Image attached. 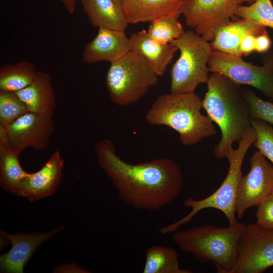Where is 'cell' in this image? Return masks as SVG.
Returning a JSON list of instances; mask_svg holds the SVG:
<instances>
[{"label":"cell","mask_w":273,"mask_h":273,"mask_svg":"<svg viewBox=\"0 0 273 273\" xmlns=\"http://www.w3.org/2000/svg\"><path fill=\"white\" fill-rule=\"evenodd\" d=\"M66 11L73 14L76 9L77 0H60Z\"/></svg>","instance_id":"cell-33"},{"label":"cell","mask_w":273,"mask_h":273,"mask_svg":"<svg viewBox=\"0 0 273 273\" xmlns=\"http://www.w3.org/2000/svg\"><path fill=\"white\" fill-rule=\"evenodd\" d=\"M265 54L263 65H254L242 57L212 51L208 62L209 71L218 73L240 84L253 86L273 99V51Z\"/></svg>","instance_id":"cell-8"},{"label":"cell","mask_w":273,"mask_h":273,"mask_svg":"<svg viewBox=\"0 0 273 273\" xmlns=\"http://www.w3.org/2000/svg\"><path fill=\"white\" fill-rule=\"evenodd\" d=\"M256 0H186L181 15L188 26L211 42L217 31L229 24L238 8Z\"/></svg>","instance_id":"cell-9"},{"label":"cell","mask_w":273,"mask_h":273,"mask_svg":"<svg viewBox=\"0 0 273 273\" xmlns=\"http://www.w3.org/2000/svg\"><path fill=\"white\" fill-rule=\"evenodd\" d=\"M182 0H122L121 8L128 24L151 22L165 16L181 15Z\"/></svg>","instance_id":"cell-16"},{"label":"cell","mask_w":273,"mask_h":273,"mask_svg":"<svg viewBox=\"0 0 273 273\" xmlns=\"http://www.w3.org/2000/svg\"><path fill=\"white\" fill-rule=\"evenodd\" d=\"M131 51L143 57L159 76H162L178 50L170 43H160L152 38L146 30L132 33L129 37Z\"/></svg>","instance_id":"cell-18"},{"label":"cell","mask_w":273,"mask_h":273,"mask_svg":"<svg viewBox=\"0 0 273 273\" xmlns=\"http://www.w3.org/2000/svg\"><path fill=\"white\" fill-rule=\"evenodd\" d=\"M4 128L10 145L21 154L28 148L47 149L55 127L52 117L28 111Z\"/></svg>","instance_id":"cell-12"},{"label":"cell","mask_w":273,"mask_h":273,"mask_svg":"<svg viewBox=\"0 0 273 273\" xmlns=\"http://www.w3.org/2000/svg\"><path fill=\"white\" fill-rule=\"evenodd\" d=\"M251 125L256 135L253 146L273 165V127L268 123L257 119H251Z\"/></svg>","instance_id":"cell-27"},{"label":"cell","mask_w":273,"mask_h":273,"mask_svg":"<svg viewBox=\"0 0 273 273\" xmlns=\"http://www.w3.org/2000/svg\"><path fill=\"white\" fill-rule=\"evenodd\" d=\"M129 37L125 31L99 28L96 36L84 48L82 61L86 64L107 61L110 64L131 51Z\"/></svg>","instance_id":"cell-15"},{"label":"cell","mask_w":273,"mask_h":273,"mask_svg":"<svg viewBox=\"0 0 273 273\" xmlns=\"http://www.w3.org/2000/svg\"><path fill=\"white\" fill-rule=\"evenodd\" d=\"M94 150L99 166L111 180L119 198L135 209L160 210L182 190L181 170L171 159L131 164L117 155L109 139L97 142Z\"/></svg>","instance_id":"cell-1"},{"label":"cell","mask_w":273,"mask_h":273,"mask_svg":"<svg viewBox=\"0 0 273 273\" xmlns=\"http://www.w3.org/2000/svg\"><path fill=\"white\" fill-rule=\"evenodd\" d=\"M256 223L263 228L273 229V192L257 206Z\"/></svg>","instance_id":"cell-29"},{"label":"cell","mask_w":273,"mask_h":273,"mask_svg":"<svg viewBox=\"0 0 273 273\" xmlns=\"http://www.w3.org/2000/svg\"><path fill=\"white\" fill-rule=\"evenodd\" d=\"M183 1H186V0H182Z\"/></svg>","instance_id":"cell-35"},{"label":"cell","mask_w":273,"mask_h":273,"mask_svg":"<svg viewBox=\"0 0 273 273\" xmlns=\"http://www.w3.org/2000/svg\"><path fill=\"white\" fill-rule=\"evenodd\" d=\"M256 139L255 131L251 126L243 134L238 148L230 151L226 157L229 162L228 172L220 186L204 199L196 200L190 197L185 200L184 206L191 208V211L178 221L161 228L159 232L163 235L174 233L206 208H214L221 211L228 219L229 226L236 224L238 221L236 214V202L238 184L242 177V164L249 148Z\"/></svg>","instance_id":"cell-5"},{"label":"cell","mask_w":273,"mask_h":273,"mask_svg":"<svg viewBox=\"0 0 273 273\" xmlns=\"http://www.w3.org/2000/svg\"><path fill=\"white\" fill-rule=\"evenodd\" d=\"M64 165L61 152L57 150L38 171L28 173L14 194L31 202L54 194L62 178Z\"/></svg>","instance_id":"cell-13"},{"label":"cell","mask_w":273,"mask_h":273,"mask_svg":"<svg viewBox=\"0 0 273 273\" xmlns=\"http://www.w3.org/2000/svg\"><path fill=\"white\" fill-rule=\"evenodd\" d=\"M29 111L52 117L56 108L55 92L50 74L37 71L33 81L24 89L15 93Z\"/></svg>","instance_id":"cell-17"},{"label":"cell","mask_w":273,"mask_h":273,"mask_svg":"<svg viewBox=\"0 0 273 273\" xmlns=\"http://www.w3.org/2000/svg\"><path fill=\"white\" fill-rule=\"evenodd\" d=\"M267 31L266 27L247 19L231 22L221 27L210 42L212 49L227 54L242 57L240 44L247 35H257Z\"/></svg>","instance_id":"cell-19"},{"label":"cell","mask_w":273,"mask_h":273,"mask_svg":"<svg viewBox=\"0 0 273 273\" xmlns=\"http://www.w3.org/2000/svg\"><path fill=\"white\" fill-rule=\"evenodd\" d=\"M20 155L10 145L5 129L0 127V184L13 194L28 173L21 165Z\"/></svg>","instance_id":"cell-21"},{"label":"cell","mask_w":273,"mask_h":273,"mask_svg":"<svg viewBox=\"0 0 273 273\" xmlns=\"http://www.w3.org/2000/svg\"><path fill=\"white\" fill-rule=\"evenodd\" d=\"M249 109L251 119H257L273 124V103L258 97L250 89H241Z\"/></svg>","instance_id":"cell-28"},{"label":"cell","mask_w":273,"mask_h":273,"mask_svg":"<svg viewBox=\"0 0 273 273\" xmlns=\"http://www.w3.org/2000/svg\"><path fill=\"white\" fill-rule=\"evenodd\" d=\"M178 18L165 16L151 22L147 30L148 34L155 40L164 44L171 43L184 32Z\"/></svg>","instance_id":"cell-24"},{"label":"cell","mask_w":273,"mask_h":273,"mask_svg":"<svg viewBox=\"0 0 273 273\" xmlns=\"http://www.w3.org/2000/svg\"><path fill=\"white\" fill-rule=\"evenodd\" d=\"M37 72L34 64L29 61L5 65L0 69V90L20 91L33 81Z\"/></svg>","instance_id":"cell-23"},{"label":"cell","mask_w":273,"mask_h":273,"mask_svg":"<svg viewBox=\"0 0 273 273\" xmlns=\"http://www.w3.org/2000/svg\"><path fill=\"white\" fill-rule=\"evenodd\" d=\"M28 111L15 93L0 90V127H7Z\"/></svg>","instance_id":"cell-26"},{"label":"cell","mask_w":273,"mask_h":273,"mask_svg":"<svg viewBox=\"0 0 273 273\" xmlns=\"http://www.w3.org/2000/svg\"><path fill=\"white\" fill-rule=\"evenodd\" d=\"M256 36L254 34H249L243 38L240 44L242 56L249 55L255 51Z\"/></svg>","instance_id":"cell-31"},{"label":"cell","mask_w":273,"mask_h":273,"mask_svg":"<svg viewBox=\"0 0 273 273\" xmlns=\"http://www.w3.org/2000/svg\"><path fill=\"white\" fill-rule=\"evenodd\" d=\"M273 266V229L256 222L245 225L240 237L236 264L230 273H262Z\"/></svg>","instance_id":"cell-10"},{"label":"cell","mask_w":273,"mask_h":273,"mask_svg":"<svg viewBox=\"0 0 273 273\" xmlns=\"http://www.w3.org/2000/svg\"><path fill=\"white\" fill-rule=\"evenodd\" d=\"M202 100L195 92L159 96L146 115L151 125H164L173 129L184 146L195 145L216 134L213 122L203 115Z\"/></svg>","instance_id":"cell-3"},{"label":"cell","mask_w":273,"mask_h":273,"mask_svg":"<svg viewBox=\"0 0 273 273\" xmlns=\"http://www.w3.org/2000/svg\"><path fill=\"white\" fill-rule=\"evenodd\" d=\"M72 271L77 272H88V271L76 264L63 265L58 267L55 269V272H72Z\"/></svg>","instance_id":"cell-32"},{"label":"cell","mask_w":273,"mask_h":273,"mask_svg":"<svg viewBox=\"0 0 273 273\" xmlns=\"http://www.w3.org/2000/svg\"><path fill=\"white\" fill-rule=\"evenodd\" d=\"M271 40L267 31L256 36L255 52L265 53L271 48Z\"/></svg>","instance_id":"cell-30"},{"label":"cell","mask_w":273,"mask_h":273,"mask_svg":"<svg viewBox=\"0 0 273 273\" xmlns=\"http://www.w3.org/2000/svg\"><path fill=\"white\" fill-rule=\"evenodd\" d=\"M206 84L202 107L221 132L214 155L218 159L226 158L233 144L251 126L249 107L239 85L224 75L212 73Z\"/></svg>","instance_id":"cell-2"},{"label":"cell","mask_w":273,"mask_h":273,"mask_svg":"<svg viewBox=\"0 0 273 273\" xmlns=\"http://www.w3.org/2000/svg\"><path fill=\"white\" fill-rule=\"evenodd\" d=\"M143 273H192L181 268L178 254L172 247L154 245L148 248L145 253Z\"/></svg>","instance_id":"cell-22"},{"label":"cell","mask_w":273,"mask_h":273,"mask_svg":"<svg viewBox=\"0 0 273 273\" xmlns=\"http://www.w3.org/2000/svg\"><path fill=\"white\" fill-rule=\"evenodd\" d=\"M63 229L61 226L45 232L1 234L12 244L11 249L0 256L1 272L23 273L24 268L37 249L45 241Z\"/></svg>","instance_id":"cell-14"},{"label":"cell","mask_w":273,"mask_h":273,"mask_svg":"<svg viewBox=\"0 0 273 273\" xmlns=\"http://www.w3.org/2000/svg\"><path fill=\"white\" fill-rule=\"evenodd\" d=\"M250 162V170L241 178L237 189L236 214L239 219L273 192V165L258 151L252 155Z\"/></svg>","instance_id":"cell-11"},{"label":"cell","mask_w":273,"mask_h":273,"mask_svg":"<svg viewBox=\"0 0 273 273\" xmlns=\"http://www.w3.org/2000/svg\"><path fill=\"white\" fill-rule=\"evenodd\" d=\"M158 77L145 59L131 51L111 63L107 71L106 84L110 100L120 106L136 103L157 84Z\"/></svg>","instance_id":"cell-6"},{"label":"cell","mask_w":273,"mask_h":273,"mask_svg":"<svg viewBox=\"0 0 273 273\" xmlns=\"http://www.w3.org/2000/svg\"><path fill=\"white\" fill-rule=\"evenodd\" d=\"M235 16L273 29V5L271 0H256L248 6L241 5L237 9Z\"/></svg>","instance_id":"cell-25"},{"label":"cell","mask_w":273,"mask_h":273,"mask_svg":"<svg viewBox=\"0 0 273 273\" xmlns=\"http://www.w3.org/2000/svg\"><path fill=\"white\" fill-rule=\"evenodd\" d=\"M245 224L222 228L206 224L173 233L179 249L202 263L211 262L218 273H230L237 258L238 242Z\"/></svg>","instance_id":"cell-4"},{"label":"cell","mask_w":273,"mask_h":273,"mask_svg":"<svg viewBox=\"0 0 273 273\" xmlns=\"http://www.w3.org/2000/svg\"><path fill=\"white\" fill-rule=\"evenodd\" d=\"M170 44L180 52L170 70V93L195 92L199 84L207 83L210 75L208 62L213 51L210 42L189 30Z\"/></svg>","instance_id":"cell-7"},{"label":"cell","mask_w":273,"mask_h":273,"mask_svg":"<svg viewBox=\"0 0 273 273\" xmlns=\"http://www.w3.org/2000/svg\"><path fill=\"white\" fill-rule=\"evenodd\" d=\"M114 2L118 5L119 7H121L122 5V0H113Z\"/></svg>","instance_id":"cell-34"},{"label":"cell","mask_w":273,"mask_h":273,"mask_svg":"<svg viewBox=\"0 0 273 273\" xmlns=\"http://www.w3.org/2000/svg\"><path fill=\"white\" fill-rule=\"evenodd\" d=\"M272 100H273V99H272Z\"/></svg>","instance_id":"cell-36"},{"label":"cell","mask_w":273,"mask_h":273,"mask_svg":"<svg viewBox=\"0 0 273 273\" xmlns=\"http://www.w3.org/2000/svg\"><path fill=\"white\" fill-rule=\"evenodd\" d=\"M81 4L95 27L125 31L129 24L121 7L113 0H81Z\"/></svg>","instance_id":"cell-20"}]
</instances>
